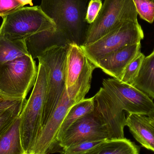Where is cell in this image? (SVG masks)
<instances>
[{"instance_id":"44dd1931","label":"cell","mask_w":154,"mask_h":154,"mask_svg":"<svg viewBox=\"0 0 154 154\" xmlns=\"http://www.w3.org/2000/svg\"><path fill=\"white\" fill-rule=\"evenodd\" d=\"M27 100L22 99L0 113V137L20 116Z\"/></svg>"},{"instance_id":"cb8c5ba5","label":"cell","mask_w":154,"mask_h":154,"mask_svg":"<svg viewBox=\"0 0 154 154\" xmlns=\"http://www.w3.org/2000/svg\"><path fill=\"white\" fill-rule=\"evenodd\" d=\"M104 140L97 141H88L75 145L63 149L62 154H84L95 148Z\"/></svg>"},{"instance_id":"3957f363","label":"cell","mask_w":154,"mask_h":154,"mask_svg":"<svg viewBox=\"0 0 154 154\" xmlns=\"http://www.w3.org/2000/svg\"><path fill=\"white\" fill-rule=\"evenodd\" d=\"M47 73L39 62L38 73L33 89L26 100L20 118V132L23 150L31 154L42 129V116L47 92Z\"/></svg>"},{"instance_id":"7402d4cb","label":"cell","mask_w":154,"mask_h":154,"mask_svg":"<svg viewBox=\"0 0 154 154\" xmlns=\"http://www.w3.org/2000/svg\"><path fill=\"white\" fill-rule=\"evenodd\" d=\"M145 56L140 52L126 68L120 81L132 85L138 76Z\"/></svg>"},{"instance_id":"603a6c76","label":"cell","mask_w":154,"mask_h":154,"mask_svg":"<svg viewBox=\"0 0 154 154\" xmlns=\"http://www.w3.org/2000/svg\"><path fill=\"white\" fill-rule=\"evenodd\" d=\"M137 14L143 20L152 23L154 21V1L134 0Z\"/></svg>"},{"instance_id":"30bf717a","label":"cell","mask_w":154,"mask_h":154,"mask_svg":"<svg viewBox=\"0 0 154 154\" xmlns=\"http://www.w3.org/2000/svg\"><path fill=\"white\" fill-rule=\"evenodd\" d=\"M109 140L106 127L96 109L77 120L58 143V151L83 142Z\"/></svg>"},{"instance_id":"83f0119b","label":"cell","mask_w":154,"mask_h":154,"mask_svg":"<svg viewBox=\"0 0 154 154\" xmlns=\"http://www.w3.org/2000/svg\"><path fill=\"white\" fill-rule=\"evenodd\" d=\"M16 1L23 6L27 5H29L31 6H33L32 0H16Z\"/></svg>"},{"instance_id":"e0dca14e","label":"cell","mask_w":154,"mask_h":154,"mask_svg":"<svg viewBox=\"0 0 154 154\" xmlns=\"http://www.w3.org/2000/svg\"><path fill=\"white\" fill-rule=\"evenodd\" d=\"M89 154H139L140 148L130 140L111 139L103 141L91 150Z\"/></svg>"},{"instance_id":"ffe728a7","label":"cell","mask_w":154,"mask_h":154,"mask_svg":"<svg viewBox=\"0 0 154 154\" xmlns=\"http://www.w3.org/2000/svg\"><path fill=\"white\" fill-rule=\"evenodd\" d=\"M30 55L25 40H13L0 35V64Z\"/></svg>"},{"instance_id":"4dcf8cb0","label":"cell","mask_w":154,"mask_h":154,"mask_svg":"<svg viewBox=\"0 0 154 154\" xmlns=\"http://www.w3.org/2000/svg\"><path fill=\"white\" fill-rule=\"evenodd\" d=\"M89 152H88L84 154H89ZM60 154H62V153H60Z\"/></svg>"},{"instance_id":"d4e9b609","label":"cell","mask_w":154,"mask_h":154,"mask_svg":"<svg viewBox=\"0 0 154 154\" xmlns=\"http://www.w3.org/2000/svg\"><path fill=\"white\" fill-rule=\"evenodd\" d=\"M102 4L101 0H90L86 15V20L89 24L93 23L97 19Z\"/></svg>"},{"instance_id":"9a60e30c","label":"cell","mask_w":154,"mask_h":154,"mask_svg":"<svg viewBox=\"0 0 154 154\" xmlns=\"http://www.w3.org/2000/svg\"><path fill=\"white\" fill-rule=\"evenodd\" d=\"M55 30L56 29L38 32L25 39L29 54L33 59L38 58L44 51L51 47L69 44Z\"/></svg>"},{"instance_id":"9c48e42d","label":"cell","mask_w":154,"mask_h":154,"mask_svg":"<svg viewBox=\"0 0 154 154\" xmlns=\"http://www.w3.org/2000/svg\"><path fill=\"white\" fill-rule=\"evenodd\" d=\"M102 84L118 107L128 114L148 116L154 110L152 99L134 86L114 78L104 79Z\"/></svg>"},{"instance_id":"6da1fadb","label":"cell","mask_w":154,"mask_h":154,"mask_svg":"<svg viewBox=\"0 0 154 154\" xmlns=\"http://www.w3.org/2000/svg\"><path fill=\"white\" fill-rule=\"evenodd\" d=\"M92 64L81 75L75 85L65 87L62 96L34 145L31 154H50L58 151L57 136L60 127L71 107L85 98L91 88Z\"/></svg>"},{"instance_id":"d6986e66","label":"cell","mask_w":154,"mask_h":154,"mask_svg":"<svg viewBox=\"0 0 154 154\" xmlns=\"http://www.w3.org/2000/svg\"><path fill=\"white\" fill-rule=\"evenodd\" d=\"M95 108V97L84 98L71 107L60 127L57 136V144L66 131L77 120L92 112Z\"/></svg>"},{"instance_id":"1f68e13d","label":"cell","mask_w":154,"mask_h":154,"mask_svg":"<svg viewBox=\"0 0 154 154\" xmlns=\"http://www.w3.org/2000/svg\"><path fill=\"white\" fill-rule=\"evenodd\" d=\"M151 1H154V0H151Z\"/></svg>"},{"instance_id":"8992f818","label":"cell","mask_w":154,"mask_h":154,"mask_svg":"<svg viewBox=\"0 0 154 154\" xmlns=\"http://www.w3.org/2000/svg\"><path fill=\"white\" fill-rule=\"evenodd\" d=\"M137 15L134 0H104L97 19L89 25L82 46L95 42L125 23L137 21Z\"/></svg>"},{"instance_id":"5bb4252c","label":"cell","mask_w":154,"mask_h":154,"mask_svg":"<svg viewBox=\"0 0 154 154\" xmlns=\"http://www.w3.org/2000/svg\"><path fill=\"white\" fill-rule=\"evenodd\" d=\"M126 126L138 143L154 152V126L148 116L128 114L126 117Z\"/></svg>"},{"instance_id":"7c38bea8","label":"cell","mask_w":154,"mask_h":154,"mask_svg":"<svg viewBox=\"0 0 154 154\" xmlns=\"http://www.w3.org/2000/svg\"><path fill=\"white\" fill-rule=\"evenodd\" d=\"M141 42L126 46L105 56L97 63L96 67L121 81L126 68L141 52Z\"/></svg>"},{"instance_id":"f1b7e54d","label":"cell","mask_w":154,"mask_h":154,"mask_svg":"<svg viewBox=\"0 0 154 154\" xmlns=\"http://www.w3.org/2000/svg\"><path fill=\"white\" fill-rule=\"evenodd\" d=\"M147 116L151 119L154 120V110L151 112Z\"/></svg>"},{"instance_id":"8fae6325","label":"cell","mask_w":154,"mask_h":154,"mask_svg":"<svg viewBox=\"0 0 154 154\" xmlns=\"http://www.w3.org/2000/svg\"><path fill=\"white\" fill-rule=\"evenodd\" d=\"M94 97L95 107L104 120L109 140L125 138L124 128L126 118L124 111L119 109L102 87Z\"/></svg>"},{"instance_id":"5b68a950","label":"cell","mask_w":154,"mask_h":154,"mask_svg":"<svg viewBox=\"0 0 154 154\" xmlns=\"http://www.w3.org/2000/svg\"><path fill=\"white\" fill-rule=\"evenodd\" d=\"M38 73V67L30 55L0 64V94L15 99H26Z\"/></svg>"},{"instance_id":"277c9868","label":"cell","mask_w":154,"mask_h":154,"mask_svg":"<svg viewBox=\"0 0 154 154\" xmlns=\"http://www.w3.org/2000/svg\"><path fill=\"white\" fill-rule=\"evenodd\" d=\"M68 45L51 47L38 58L39 62L44 66L47 76L42 128L55 110L66 87V60Z\"/></svg>"},{"instance_id":"484cf974","label":"cell","mask_w":154,"mask_h":154,"mask_svg":"<svg viewBox=\"0 0 154 154\" xmlns=\"http://www.w3.org/2000/svg\"><path fill=\"white\" fill-rule=\"evenodd\" d=\"M23 7L16 0H0V16H6Z\"/></svg>"},{"instance_id":"52a82bcc","label":"cell","mask_w":154,"mask_h":154,"mask_svg":"<svg viewBox=\"0 0 154 154\" xmlns=\"http://www.w3.org/2000/svg\"><path fill=\"white\" fill-rule=\"evenodd\" d=\"M0 35L13 40H25L44 31L56 29L53 21L40 5L23 7L2 17Z\"/></svg>"},{"instance_id":"ba28073f","label":"cell","mask_w":154,"mask_h":154,"mask_svg":"<svg viewBox=\"0 0 154 154\" xmlns=\"http://www.w3.org/2000/svg\"><path fill=\"white\" fill-rule=\"evenodd\" d=\"M144 38L143 31L137 21L125 23L95 42L81 46L88 59L96 66L105 56L126 46L140 43Z\"/></svg>"},{"instance_id":"4316f807","label":"cell","mask_w":154,"mask_h":154,"mask_svg":"<svg viewBox=\"0 0 154 154\" xmlns=\"http://www.w3.org/2000/svg\"><path fill=\"white\" fill-rule=\"evenodd\" d=\"M21 100L15 99L4 97L0 94V113L20 101Z\"/></svg>"},{"instance_id":"2e32d148","label":"cell","mask_w":154,"mask_h":154,"mask_svg":"<svg viewBox=\"0 0 154 154\" xmlns=\"http://www.w3.org/2000/svg\"><path fill=\"white\" fill-rule=\"evenodd\" d=\"M132 86L154 98V50L145 57L138 76Z\"/></svg>"},{"instance_id":"4fadbf2b","label":"cell","mask_w":154,"mask_h":154,"mask_svg":"<svg viewBox=\"0 0 154 154\" xmlns=\"http://www.w3.org/2000/svg\"><path fill=\"white\" fill-rule=\"evenodd\" d=\"M92 64L81 46L75 43L69 44L66 65V88L75 85L83 72Z\"/></svg>"},{"instance_id":"ac0fdd59","label":"cell","mask_w":154,"mask_h":154,"mask_svg":"<svg viewBox=\"0 0 154 154\" xmlns=\"http://www.w3.org/2000/svg\"><path fill=\"white\" fill-rule=\"evenodd\" d=\"M0 154H27L22 145L20 116L0 137Z\"/></svg>"},{"instance_id":"7a4b0ae2","label":"cell","mask_w":154,"mask_h":154,"mask_svg":"<svg viewBox=\"0 0 154 154\" xmlns=\"http://www.w3.org/2000/svg\"><path fill=\"white\" fill-rule=\"evenodd\" d=\"M90 0H41L43 11L54 22L56 32L69 44L82 46L89 24L86 20Z\"/></svg>"},{"instance_id":"f546056e","label":"cell","mask_w":154,"mask_h":154,"mask_svg":"<svg viewBox=\"0 0 154 154\" xmlns=\"http://www.w3.org/2000/svg\"><path fill=\"white\" fill-rule=\"evenodd\" d=\"M149 119H150V121H151V123H152V124L154 126V120H153V119H150V118H149Z\"/></svg>"}]
</instances>
